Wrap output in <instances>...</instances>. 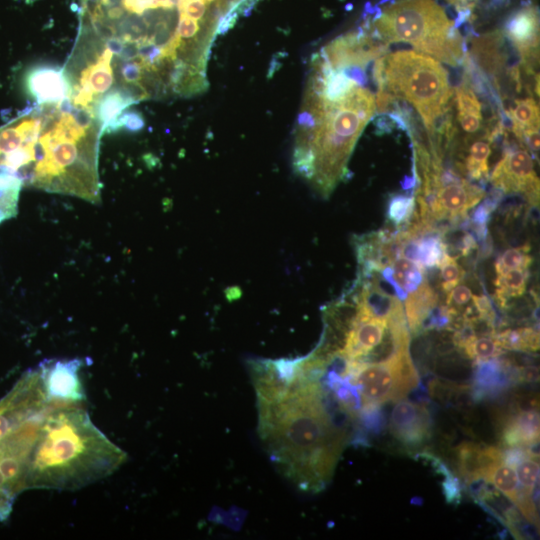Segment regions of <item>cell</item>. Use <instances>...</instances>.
Masks as SVG:
<instances>
[{"mask_svg":"<svg viewBox=\"0 0 540 540\" xmlns=\"http://www.w3.org/2000/svg\"><path fill=\"white\" fill-rule=\"evenodd\" d=\"M325 399L319 379L306 372L286 389L257 398L259 433L271 459L308 492L326 487L347 441Z\"/></svg>","mask_w":540,"mask_h":540,"instance_id":"obj_1","label":"cell"},{"mask_svg":"<svg viewBox=\"0 0 540 540\" xmlns=\"http://www.w3.org/2000/svg\"><path fill=\"white\" fill-rule=\"evenodd\" d=\"M126 453L77 404H57L42 419L26 474V489L76 490L115 472Z\"/></svg>","mask_w":540,"mask_h":540,"instance_id":"obj_2","label":"cell"},{"mask_svg":"<svg viewBox=\"0 0 540 540\" xmlns=\"http://www.w3.org/2000/svg\"><path fill=\"white\" fill-rule=\"evenodd\" d=\"M308 87L293 164L327 197L348 171L353 148L376 111L375 96L359 83L338 95Z\"/></svg>","mask_w":540,"mask_h":540,"instance_id":"obj_3","label":"cell"},{"mask_svg":"<svg viewBox=\"0 0 540 540\" xmlns=\"http://www.w3.org/2000/svg\"><path fill=\"white\" fill-rule=\"evenodd\" d=\"M39 106L42 126L26 186L98 202V147L102 133L94 111L75 106L70 98Z\"/></svg>","mask_w":540,"mask_h":540,"instance_id":"obj_4","label":"cell"},{"mask_svg":"<svg viewBox=\"0 0 540 540\" xmlns=\"http://www.w3.org/2000/svg\"><path fill=\"white\" fill-rule=\"evenodd\" d=\"M376 110L387 111L395 99L408 102L420 116L430 137L441 135L448 119L453 90L446 69L431 56L398 50L375 60Z\"/></svg>","mask_w":540,"mask_h":540,"instance_id":"obj_5","label":"cell"},{"mask_svg":"<svg viewBox=\"0 0 540 540\" xmlns=\"http://www.w3.org/2000/svg\"><path fill=\"white\" fill-rule=\"evenodd\" d=\"M372 30L386 45L408 43L451 66L465 59L461 35L435 0H397L386 5L374 18Z\"/></svg>","mask_w":540,"mask_h":540,"instance_id":"obj_6","label":"cell"},{"mask_svg":"<svg viewBox=\"0 0 540 540\" xmlns=\"http://www.w3.org/2000/svg\"><path fill=\"white\" fill-rule=\"evenodd\" d=\"M344 377L360 398V412L390 400H400L419 384L409 351L385 362L361 365L349 362Z\"/></svg>","mask_w":540,"mask_h":540,"instance_id":"obj_7","label":"cell"},{"mask_svg":"<svg viewBox=\"0 0 540 540\" xmlns=\"http://www.w3.org/2000/svg\"><path fill=\"white\" fill-rule=\"evenodd\" d=\"M35 416L0 440V520H6L15 498L26 490L29 457L43 417Z\"/></svg>","mask_w":540,"mask_h":540,"instance_id":"obj_8","label":"cell"},{"mask_svg":"<svg viewBox=\"0 0 540 540\" xmlns=\"http://www.w3.org/2000/svg\"><path fill=\"white\" fill-rule=\"evenodd\" d=\"M490 181L499 191L517 193L533 205L539 202V179L530 152L521 145L507 147L496 164Z\"/></svg>","mask_w":540,"mask_h":540,"instance_id":"obj_9","label":"cell"},{"mask_svg":"<svg viewBox=\"0 0 540 540\" xmlns=\"http://www.w3.org/2000/svg\"><path fill=\"white\" fill-rule=\"evenodd\" d=\"M83 361H43L38 370L47 400L52 404H77L85 399L79 371Z\"/></svg>","mask_w":540,"mask_h":540,"instance_id":"obj_10","label":"cell"},{"mask_svg":"<svg viewBox=\"0 0 540 540\" xmlns=\"http://www.w3.org/2000/svg\"><path fill=\"white\" fill-rule=\"evenodd\" d=\"M391 434L407 448H417L431 437L432 418L422 404L398 400L391 412Z\"/></svg>","mask_w":540,"mask_h":540,"instance_id":"obj_11","label":"cell"},{"mask_svg":"<svg viewBox=\"0 0 540 540\" xmlns=\"http://www.w3.org/2000/svg\"><path fill=\"white\" fill-rule=\"evenodd\" d=\"M505 34L520 55L521 66L534 74L539 51V17L537 8L527 6L515 12L505 25Z\"/></svg>","mask_w":540,"mask_h":540,"instance_id":"obj_12","label":"cell"},{"mask_svg":"<svg viewBox=\"0 0 540 540\" xmlns=\"http://www.w3.org/2000/svg\"><path fill=\"white\" fill-rule=\"evenodd\" d=\"M23 81L26 92L38 105L59 103L72 96L73 84L66 71L58 66L41 64L31 67Z\"/></svg>","mask_w":540,"mask_h":540,"instance_id":"obj_13","label":"cell"},{"mask_svg":"<svg viewBox=\"0 0 540 540\" xmlns=\"http://www.w3.org/2000/svg\"><path fill=\"white\" fill-rule=\"evenodd\" d=\"M456 468L467 482L485 475L503 462V451L495 446L472 441H464L455 448Z\"/></svg>","mask_w":540,"mask_h":540,"instance_id":"obj_14","label":"cell"},{"mask_svg":"<svg viewBox=\"0 0 540 540\" xmlns=\"http://www.w3.org/2000/svg\"><path fill=\"white\" fill-rule=\"evenodd\" d=\"M501 423V442L507 448H527L538 443L539 413L536 409H512Z\"/></svg>","mask_w":540,"mask_h":540,"instance_id":"obj_15","label":"cell"},{"mask_svg":"<svg viewBox=\"0 0 540 540\" xmlns=\"http://www.w3.org/2000/svg\"><path fill=\"white\" fill-rule=\"evenodd\" d=\"M507 115L512 122L515 137L538 157L539 153V106L533 97L515 100Z\"/></svg>","mask_w":540,"mask_h":540,"instance_id":"obj_16","label":"cell"},{"mask_svg":"<svg viewBox=\"0 0 540 540\" xmlns=\"http://www.w3.org/2000/svg\"><path fill=\"white\" fill-rule=\"evenodd\" d=\"M456 118L462 131L467 135L476 134L482 127L481 102L472 87L464 81L455 87Z\"/></svg>","mask_w":540,"mask_h":540,"instance_id":"obj_17","label":"cell"},{"mask_svg":"<svg viewBox=\"0 0 540 540\" xmlns=\"http://www.w3.org/2000/svg\"><path fill=\"white\" fill-rule=\"evenodd\" d=\"M138 101L126 88L114 89L102 95L94 105V113L99 123L101 133H109L124 110Z\"/></svg>","mask_w":540,"mask_h":540,"instance_id":"obj_18","label":"cell"},{"mask_svg":"<svg viewBox=\"0 0 540 540\" xmlns=\"http://www.w3.org/2000/svg\"><path fill=\"white\" fill-rule=\"evenodd\" d=\"M455 343L476 362L488 361L503 353L495 334H475L470 328L468 333L462 328L455 335Z\"/></svg>","mask_w":540,"mask_h":540,"instance_id":"obj_19","label":"cell"},{"mask_svg":"<svg viewBox=\"0 0 540 540\" xmlns=\"http://www.w3.org/2000/svg\"><path fill=\"white\" fill-rule=\"evenodd\" d=\"M500 132L502 127L499 125L469 147L463 167L470 179L485 181L489 178L488 158L491 154V143Z\"/></svg>","mask_w":540,"mask_h":540,"instance_id":"obj_20","label":"cell"},{"mask_svg":"<svg viewBox=\"0 0 540 540\" xmlns=\"http://www.w3.org/2000/svg\"><path fill=\"white\" fill-rule=\"evenodd\" d=\"M23 186L24 182L19 174L0 166V224L17 215Z\"/></svg>","mask_w":540,"mask_h":540,"instance_id":"obj_21","label":"cell"},{"mask_svg":"<svg viewBox=\"0 0 540 540\" xmlns=\"http://www.w3.org/2000/svg\"><path fill=\"white\" fill-rule=\"evenodd\" d=\"M529 269H512L497 274L495 297L500 307H505L512 298H518L526 291Z\"/></svg>","mask_w":540,"mask_h":540,"instance_id":"obj_22","label":"cell"},{"mask_svg":"<svg viewBox=\"0 0 540 540\" xmlns=\"http://www.w3.org/2000/svg\"><path fill=\"white\" fill-rule=\"evenodd\" d=\"M495 336L502 349L526 352L539 349V334L531 327L506 329Z\"/></svg>","mask_w":540,"mask_h":540,"instance_id":"obj_23","label":"cell"},{"mask_svg":"<svg viewBox=\"0 0 540 540\" xmlns=\"http://www.w3.org/2000/svg\"><path fill=\"white\" fill-rule=\"evenodd\" d=\"M484 480L492 484L516 505L519 499L520 486L514 467L502 462L489 471Z\"/></svg>","mask_w":540,"mask_h":540,"instance_id":"obj_24","label":"cell"},{"mask_svg":"<svg viewBox=\"0 0 540 540\" xmlns=\"http://www.w3.org/2000/svg\"><path fill=\"white\" fill-rule=\"evenodd\" d=\"M528 244L509 248L504 251L495 262L496 274H501L512 269H529L532 257L529 253Z\"/></svg>","mask_w":540,"mask_h":540,"instance_id":"obj_25","label":"cell"},{"mask_svg":"<svg viewBox=\"0 0 540 540\" xmlns=\"http://www.w3.org/2000/svg\"><path fill=\"white\" fill-rule=\"evenodd\" d=\"M415 198L406 195L392 196L387 208L389 220L396 226L407 223L415 212Z\"/></svg>","mask_w":540,"mask_h":540,"instance_id":"obj_26","label":"cell"},{"mask_svg":"<svg viewBox=\"0 0 540 540\" xmlns=\"http://www.w3.org/2000/svg\"><path fill=\"white\" fill-rule=\"evenodd\" d=\"M438 267H440L441 287L446 293L458 285L464 277V270L454 256L445 254Z\"/></svg>","mask_w":540,"mask_h":540,"instance_id":"obj_27","label":"cell"},{"mask_svg":"<svg viewBox=\"0 0 540 540\" xmlns=\"http://www.w3.org/2000/svg\"><path fill=\"white\" fill-rule=\"evenodd\" d=\"M516 474L522 490L530 495L539 478V463L534 458H525L516 466Z\"/></svg>","mask_w":540,"mask_h":540,"instance_id":"obj_28","label":"cell"},{"mask_svg":"<svg viewBox=\"0 0 540 540\" xmlns=\"http://www.w3.org/2000/svg\"><path fill=\"white\" fill-rule=\"evenodd\" d=\"M145 126L143 116L134 110L126 111L122 113L116 122L110 128V132H117L119 130H125L128 132H139Z\"/></svg>","mask_w":540,"mask_h":540,"instance_id":"obj_29","label":"cell"},{"mask_svg":"<svg viewBox=\"0 0 540 540\" xmlns=\"http://www.w3.org/2000/svg\"><path fill=\"white\" fill-rule=\"evenodd\" d=\"M209 2V0H180L178 4L179 15L200 21L204 17Z\"/></svg>","mask_w":540,"mask_h":540,"instance_id":"obj_30","label":"cell"},{"mask_svg":"<svg viewBox=\"0 0 540 540\" xmlns=\"http://www.w3.org/2000/svg\"><path fill=\"white\" fill-rule=\"evenodd\" d=\"M472 298L471 290L463 284H458L447 292V306L455 309L468 304Z\"/></svg>","mask_w":540,"mask_h":540,"instance_id":"obj_31","label":"cell"},{"mask_svg":"<svg viewBox=\"0 0 540 540\" xmlns=\"http://www.w3.org/2000/svg\"><path fill=\"white\" fill-rule=\"evenodd\" d=\"M518 380L522 382H538L539 371L536 367H523L517 374Z\"/></svg>","mask_w":540,"mask_h":540,"instance_id":"obj_32","label":"cell"}]
</instances>
